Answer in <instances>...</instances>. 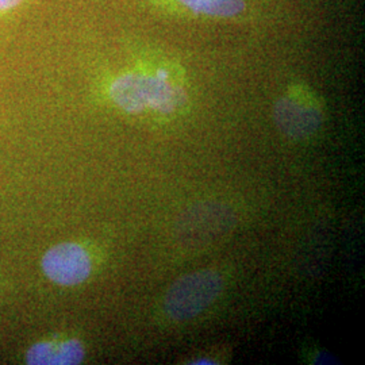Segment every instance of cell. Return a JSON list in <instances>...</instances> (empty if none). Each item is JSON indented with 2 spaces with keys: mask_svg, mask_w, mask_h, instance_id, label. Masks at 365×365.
<instances>
[{
  "mask_svg": "<svg viewBox=\"0 0 365 365\" xmlns=\"http://www.w3.org/2000/svg\"><path fill=\"white\" fill-rule=\"evenodd\" d=\"M108 95L114 105L133 115L148 110L167 115L175 113L187 101L184 88L172 81L165 68H157L155 73H122L111 81Z\"/></svg>",
  "mask_w": 365,
  "mask_h": 365,
  "instance_id": "6da1fadb",
  "label": "cell"
},
{
  "mask_svg": "<svg viewBox=\"0 0 365 365\" xmlns=\"http://www.w3.org/2000/svg\"><path fill=\"white\" fill-rule=\"evenodd\" d=\"M223 289V277L212 269H202L178 279L164 297V312L172 321L184 322L207 310Z\"/></svg>",
  "mask_w": 365,
  "mask_h": 365,
  "instance_id": "7a4b0ae2",
  "label": "cell"
},
{
  "mask_svg": "<svg viewBox=\"0 0 365 365\" xmlns=\"http://www.w3.org/2000/svg\"><path fill=\"white\" fill-rule=\"evenodd\" d=\"M276 126L292 140H304L319 130L324 114L317 98L307 88L295 87L274 105Z\"/></svg>",
  "mask_w": 365,
  "mask_h": 365,
  "instance_id": "3957f363",
  "label": "cell"
},
{
  "mask_svg": "<svg viewBox=\"0 0 365 365\" xmlns=\"http://www.w3.org/2000/svg\"><path fill=\"white\" fill-rule=\"evenodd\" d=\"M41 268L54 284L73 287L91 276L92 259L88 250L78 242H61L46 250Z\"/></svg>",
  "mask_w": 365,
  "mask_h": 365,
  "instance_id": "277c9868",
  "label": "cell"
},
{
  "mask_svg": "<svg viewBox=\"0 0 365 365\" xmlns=\"http://www.w3.org/2000/svg\"><path fill=\"white\" fill-rule=\"evenodd\" d=\"M86 357V348L78 339H43L33 344L25 354L30 365L80 364Z\"/></svg>",
  "mask_w": 365,
  "mask_h": 365,
  "instance_id": "5b68a950",
  "label": "cell"
},
{
  "mask_svg": "<svg viewBox=\"0 0 365 365\" xmlns=\"http://www.w3.org/2000/svg\"><path fill=\"white\" fill-rule=\"evenodd\" d=\"M188 11L211 18H235L247 9L245 0H178Z\"/></svg>",
  "mask_w": 365,
  "mask_h": 365,
  "instance_id": "8992f818",
  "label": "cell"
},
{
  "mask_svg": "<svg viewBox=\"0 0 365 365\" xmlns=\"http://www.w3.org/2000/svg\"><path fill=\"white\" fill-rule=\"evenodd\" d=\"M25 0H0V18L16 10Z\"/></svg>",
  "mask_w": 365,
  "mask_h": 365,
  "instance_id": "52a82bcc",
  "label": "cell"
}]
</instances>
